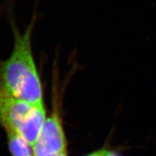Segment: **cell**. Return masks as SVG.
<instances>
[{
	"mask_svg": "<svg viewBox=\"0 0 156 156\" xmlns=\"http://www.w3.org/2000/svg\"><path fill=\"white\" fill-rule=\"evenodd\" d=\"M34 156H46L64 153L65 140L56 115L45 120L34 145Z\"/></svg>",
	"mask_w": 156,
	"mask_h": 156,
	"instance_id": "3957f363",
	"label": "cell"
},
{
	"mask_svg": "<svg viewBox=\"0 0 156 156\" xmlns=\"http://www.w3.org/2000/svg\"><path fill=\"white\" fill-rule=\"evenodd\" d=\"M9 149L13 156H32L30 145L22 136L12 130H7Z\"/></svg>",
	"mask_w": 156,
	"mask_h": 156,
	"instance_id": "277c9868",
	"label": "cell"
},
{
	"mask_svg": "<svg viewBox=\"0 0 156 156\" xmlns=\"http://www.w3.org/2000/svg\"><path fill=\"white\" fill-rule=\"evenodd\" d=\"M46 156H66L65 153H58V154H51V155H48Z\"/></svg>",
	"mask_w": 156,
	"mask_h": 156,
	"instance_id": "52a82bcc",
	"label": "cell"
},
{
	"mask_svg": "<svg viewBox=\"0 0 156 156\" xmlns=\"http://www.w3.org/2000/svg\"><path fill=\"white\" fill-rule=\"evenodd\" d=\"M36 17L23 33L12 23L14 42L7 59L0 62V85L9 94L33 104H41L42 87L32 48Z\"/></svg>",
	"mask_w": 156,
	"mask_h": 156,
	"instance_id": "6da1fadb",
	"label": "cell"
},
{
	"mask_svg": "<svg viewBox=\"0 0 156 156\" xmlns=\"http://www.w3.org/2000/svg\"><path fill=\"white\" fill-rule=\"evenodd\" d=\"M0 120L6 130L17 132L34 146L45 122L44 106L17 98L0 85Z\"/></svg>",
	"mask_w": 156,
	"mask_h": 156,
	"instance_id": "7a4b0ae2",
	"label": "cell"
},
{
	"mask_svg": "<svg viewBox=\"0 0 156 156\" xmlns=\"http://www.w3.org/2000/svg\"><path fill=\"white\" fill-rule=\"evenodd\" d=\"M106 151H98L95 152L94 153H92L91 155H87V156H105L106 155Z\"/></svg>",
	"mask_w": 156,
	"mask_h": 156,
	"instance_id": "5b68a950",
	"label": "cell"
},
{
	"mask_svg": "<svg viewBox=\"0 0 156 156\" xmlns=\"http://www.w3.org/2000/svg\"><path fill=\"white\" fill-rule=\"evenodd\" d=\"M105 156H121L119 154H118L116 152L113 151H106V155Z\"/></svg>",
	"mask_w": 156,
	"mask_h": 156,
	"instance_id": "8992f818",
	"label": "cell"
}]
</instances>
